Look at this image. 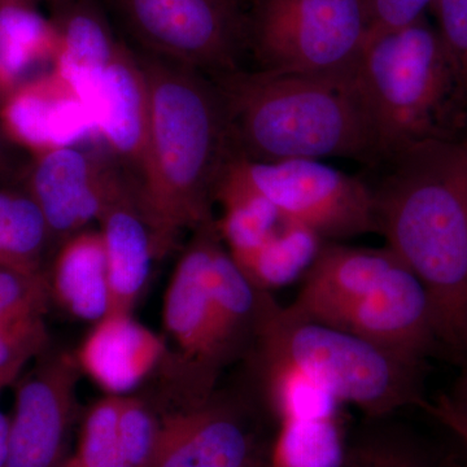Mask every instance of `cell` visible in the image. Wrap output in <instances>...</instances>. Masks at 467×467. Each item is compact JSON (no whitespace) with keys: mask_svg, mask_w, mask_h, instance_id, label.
<instances>
[{"mask_svg":"<svg viewBox=\"0 0 467 467\" xmlns=\"http://www.w3.org/2000/svg\"><path fill=\"white\" fill-rule=\"evenodd\" d=\"M223 217L216 221L221 241L234 260L259 248L284 223L266 199L251 192H220Z\"/></svg>","mask_w":467,"mask_h":467,"instance_id":"27","label":"cell"},{"mask_svg":"<svg viewBox=\"0 0 467 467\" xmlns=\"http://www.w3.org/2000/svg\"><path fill=\"white\" fill-rule=\"evenodd\" d=\"M51 303L47 275H32L0 266V319L45 318Z\"/></svg>","mask_w":467,"mask_h":467,"instance_id":"31","label":"cell"},{"mask_svg":"<svg viewBox=\"0 0 467 467\" xmlns=\"http://www.w3.org/2000/svg\"><path fill=\"white\" fill-rule=\"evenodd\" d=\"M368 30V0H254L245 41L261 70L335 75L355 67Z\"/></svg>","mask_w":467,"mask_h":467,"instance_id":"6","label":"cell"},{"mask_svg":"<svg viewBox=\"0 0 467 467\" xmlns=\"http://www.w3.org/2000/svg\"><path fill=\"white\" fill-rule=\"evenodd\" d=\"M324 244L312 230L284 221L259 248L234 261L259 290L270 292L306 276Z\"/></svg>","mask_w":467,"mask_h":467,"instance_id":"23","label":"cell"},{"mask_svg":"<svg viewBox=\"0 0 467 467\" xmlns=\"http://www.w3.org/2000/svg\"><path fill=\"white\" fill-rule=\"evenodd\" d=\"M161 417L143 399L122 396L119 431L126 467H150L158 448Z\"/></svg>","mask_w":467,"mask_h":467,"instance_id":"29","label":"cell"},{"mask_svg":"<svg viewBox=\"0 0 467 467\" xmlns=\"http://www.w3.org/2000/svg\"><path fill=\"white\" fill-rule=\"evenodd\" d=\"M5 387L0 386V393ZM9 416L0 408V467H7Z\"/></svg>","mask_w":467,"mask_h":467,"instance_id":"37","label":"cell"},{"mask_svg":"<svg viewBox=\"0 0 467 467\" xmlns=\"http://www.w3.org/2000/svg\"><path fill=\"white\" fill-rule=\"evenodd\" d=\"M46 275L51 300L73 317L95 324L109 313V273L99 230L84 229L61 242Z\"/></svg>","mask_w":467,"mask_h":467,"instance_id":"20","label":"cell"},{"mask_svg":"<svg viewBox=\"0 0 467 467\" xmlns=\"http://www.w3.org/2000/svg\"><path fill=\"white\" fill-rule=\"evenodd\" d=\"M257 461L256 436L245 418L211 395L161 416L150 467H248Z\"/></svg>","mask_w":467,"mask_h":467,"instance_id":"13","label":"cell"},{"mask_svg":"<svg viewBox=\"0 0 467 467\" xmlns=\"http://www.w3.org/2000/svg\"><path fill=\"white\" fill-rule=\"evenodd\" d=\"M61 467H79V466L77 465L76 461L73 460V457H70V459L67 460V462L64 463V465Z\"/></svg>","mask_w":467,"mask_h":467,"instance_id":"41","label":"cell"},{"mask_svg":"<svg viewBox=\"0 0 467 467\" xmlns=\"http://www.w3.org/2000/svg\"><path fill=\"white\" fill-rule=\"evenodd\" d=\"M34 2H38V0H0V5H30ZM57 2H61V0H57Z\"/></svg>","mask_w":467,"mask_h":467,"instance_id":"40","label":"cell"},{"mask_svg":"<svg viewBox=\"0 0 467 467\" xmlns=\"http://www.w3.org/2000/svg\"><path fill=\"white\" fill-rule=\"evenodd\" d=\"M140 60L150 116L135 182L162 257L183 230L216 223L212 209L233 150L225 104L213 79L149 55Z\"/></svg>","mask_w":467,"mask_h":467,"instance_id":"2","label":"cell"},{"mask_svg":"<svg viewBox=\"0 0 467 467\" xmlns=\"http://www.w3.org/2000/svg\"><path fill=\"white\" fill-rule=\"evenodd\" d=\"M26 189L42 209L54 250L73 234L99 220L125 186L124 173L78 146L61 147L33 158ZM55 252V251H54Z\"/></svg>","mask_w":467,"mask_h":467,"instance_id":"10","label":"cell"},{"mask_svg":"<svg viewBox=\"0 0 467 467\" xmlns=\"http://www.w3.org/2000/svg\"><path fill=\"white\" fill-rule=\"evenodd\" d=\"M461 146H462L463 150H465L466 156H467V135L465 138H463L462 140H460Z\"/></svg>","mask_w":467,"mask_h":467,"instance_id":"42","label":"cell"},{"mask_svg":"<svg viewBox=\"0 0 467 467\" xmlns=\"http://www.w3.org/2000/svg\"><path fill=\"white\" fill-rule=\"evenodd\" d=\"M211 285L214 339L223 368L256 343L273 297L252 284L221 239L212 256Z\"/></svg>","mask_w":467,"mask_h":467,"instance_id":"19","label":"cell"},{"mask_svg":"<svg viewBox=\"0 0 467 467\" xmlns=\"http://www.w3.org/2000/svg\"><path fill=\"white\" fill-rule=\"evenodd\" d=\"M0 125L33 158L98 137L81 95L57 70L26 79L0 103Z\"/></svg>","mask_w":467,"mask_h":467,"instance_id":"14","label":"cell"},{"mask_svg":"<svg viewBox=\"0 0 467 467\" xmlns=\"http://www.w3.org/2000/svg\"><path fill=\"white\" fill-rule=\"evenodd\" d=\"M355 76L384 158L407 144L451 140L448 121L467 101L447 48L425 17L368 38Z\"/></svg>","mask_w":467,"mask_h":467,"instance_id":"4","label":"cell"},{"mask_svg":"<svg viewBox=\"0 0 467 467\" xmlns=\"http://www.w3.org/2000/svg\"><path fill=\"white\" fill-rule=\"evenodd\" d=\"M399 263L389 247H350L340 242H325L288 308L313 321L337 325L344 313L374 290Z\"/></svg>","mask_w":467,"mask_h":467,"instance_id":"16","label":"cell"},{"mask_svg":"<svg viewBox=\"0 0 467 467\" xmlns=\"http://www.w3.org/2000/svg\"><path fill=\"white\" fill-rule=\"evenodd\" d=\"M267 402L279 422L306 418L337 417L340 402L297 368L260 359Z\"/></svg>","mask_w":467,"mask_h":467,"instance_id":"26","label":"cell"},{"mask_svg":"<svg viewBox=\"0 0 467 467\" xmlns=\"http://www.w3.org/2000/svg\"><path fill=\"white\" fill-rule=\"evenodd\" d=\"M57 48V27L30 5H0V63L16 86L26 81L33 67H54Z\"/></svg>","mask_w":467,"mask_h":467,"instance_id":"24","label":"cell"},{"mask_svg":"<svg viewBox=\"0 0 467 467\" xmlns=\"http://www.w3.org/2000/svg\"><path fill=\"white\" fill-rule=\"evenodd\" d=\"M248 467H270V466H269V463H264V462H261V461H257L256 463H254V465H251Z\"/></svg>","mask_w":467,"mask_h":467,"instance_id":"43","label":"cell"},{"mask_svg":"<svg viewBox=\"0 0 467 467\" xmlns=\"http://www.w3.org/2000/svg\"><path fill=\"white\" fill-rule=\"evenodd\" d=\"M122 396L107 395L85 414L73 460L79 467H126L119 442Z\"/></svg>","mask_w":467,"mask_h":467,"instance_id":"28","label":"cell"},{"mask_svg":"<svg viewBox=\"0 0 467 467\" xmlns=\"http://www.w3.org/2000/svg\"><path fill=\"white\" fill-rule=\"evenodd\" d=\"M54 26L58 48L52 69L81 91L106 69L119 43L112 38L100 15L88 5L67 9Z\"/></svg>","mask_w":467,"mask_h":467,"instance_id":"22","label":"cell"},{"mask_svg":"<svg viewBox=\"0 0 467 467\" xmlns=\"http://www.w3.org/2000/svg\"><path fill=\"white\" fill-rule=\"evenodd\" d=\"M51 251L50 227L33 196L0 184V266L46 275Z\"/></svg>","mask_w":467,"mask_h":467,"instance_id":"21","label":"cell"},{"mask_svg":"<svg viewBox=\"0 0 467 467\" xmlns=\"http://www.w3.org/2000/svg\"><path fill=\"white\" fill-rule=\"evenodd\" d=\"M450 398L460 410L467 414V368L463 376L460 378L459 383L456 384L453 395Z\"/></svg>","mask_w":467,"mask_h":467,"instance_id":"38","label":"cell"},{"mask_svg":"<svg viewBox=\"0 0 467 467\" xmlns=\"http://www.w3.org/2000/svg\"><path fill=\"white\" fill-rule=\"evenodd\" d=\"M79 374L75 355L48 347L15 380L7 467H61L70 459Z\"/></svg>","mask_w":467,"mask_h":467,"instance_id":"9","label":"cell"},{"mask_svg":"<svg viewBox=\"0 0 467 467\" xmlns=\"http://www.w3.org/2000/svg\"><path fill=\"white\" fill-rule=\"evenodd\" d=\"M15 88H16V84L9 78V76L5 73V67H3L2 63H0V103L7 97L9 92L15 90Z\"/></svg>","mask_w":467,"mask_h":467,"instance_id":"39","label":"cell"},{"mask_svg":"<svg viewBox=\"0 0 467 467\" xmlns=\"http://www.w3.org/2000/svg\"><path fill=\"white\" fill-rule=\"evenodd\" d=\"M343 467H432L405 441L389 438L368 439L349 448Z\"/></svg>","mask_w":467,"mask_h":467,"instance_id":"33","label":"cell"},{"mask_svg":"<svg viewBox=\"0 0 467 467\" xmlns=\"http://www.w3.org/2000/svg\"><path fill=\"white\" fill-rule=\"evenodd\" d=\"M220 192L256 193L285 223L306 227L325 242L378 233L371 186L317 160L257 162L233 155Z\"/></svg>","mask_w":467,"mask_h":467,"instance_id":"7","label":"cell"},{"mask_svg":"<svg viewBox=\"0 0 467 467\" xmlns=\"http://www.w3.org/2000/svg\"><path fill=\"white\" fill-rule=\"evenodd\" d=\"M234 156L257 162L352 159L378 165L384 150L355 67L335 75L233 70L211 77Z\"/></svg>","mask_w":467,"mask_h":467,"instance_id":"3","label":"cell"},{"mask_svg":"<svg viewBox=\"0 0 467 467\" xmlns=\"http://www.w3.org/2000/svg\"><path fill=\"white\" fill-rule=\"evenodd\" d=\"M334 326L417 365L439 347L427 292L401 261Z\"/></svg>","mask_w":467,"mask_h":467,"instance_id":"12","label":"cell"},{"mask_svg":"<svg viewBox=\"0 0 467 467\" xmlns=\"http://www.w3.org/2000/svg\"><path fill=\"white\" fill-rule=\"evenodd\" d=\"M441 36L467 101V0H435Z\"/></svg>","mask_w":467,"mask_h":467,"instance_id":"32","label":"cell"},{"mask_svg":"<svg viewBox=\"0 0 467 467\" xmlns=\"http://www.w3.org/2000/svg\"><path fill=\"white\" fill-rule=\"evenodd\" d=\"M260 359L284 362L324 387L340 404L373 418L420 405V367L358 335L281 306L275 299L260 327Z\"/></svg>","mask_w":467,"mask_h":467,"instance_id":"5","label":"cell"},{"mask_svg":"<svg viewBox=\"0 0 467 467\" xmlns=\"http://www.w3.org/2000/svg\"><path fill=\"white\" fill-rule=\"evenodd\" d=\"M371 186L378 233L417 276L436 337L467 362V156L460 142L426 140L393 150Z\"/></svg>","mask_w":467,"mask_h":467,"instance_id":"1","label":"cell"},{"mask_svg":"<svg viewBox=\"0 0 467 467\" xmlns=\"http://www.w3.org/2000/svg\"><path fill=\"white\" fill-rule=\"evenodd\" d=\"M48 347L45 318L0 319V386L14 384L26 365Z\"/></svg>","mask_w":467,"mask_h":467,"instance_id":"30","label":"cell"},{"mask_svg":"<svg viewBox=\"0 0 467 467\" xmlns=\"http://www.w3.org/2000/svg\"><path fill=\"white\" fill-rule=\"evenodd\" d=\"M216 223L195 230L175 266L164 297L165 328L181 353L184 368L192 371L196 396H211L218 364L212 303L211 266L220 241Z\"/></svg>","mask_w":467,"mask_h":467,"instance_id":"11","label":"cell"},{"mask_svg":"<svg viewBox=\"0 0 467 467\" xmlns=\"http://www.w3.org/2000/svg\"><path fill=\"white\" fill-rule=\"evenodd\" d=\"M90 110L98 137L140 177L149 133V86L140 57L119 43L115 57L78 91Z\"/></svg>","mask_w":467,"mask_h":467,"instance_id":"15","label":"cell"},{"mask_svg":"<svg viewBox=\"0 0 467 467\" xmlns=\"http://www.w3.org/2000/svg\"><path fill=\"white\" fill-rule=\"evenodd\" d=\"M420 407L425 408L432 417L459 439L466 454L467 467V414L460 410L450 396H439L434 402L422 401Z\"/></svg>","mask_w":467,"mask_h":467,"instance_id":"35","label":"cell"},{"mask_svg":"<svg viewBox=\"0 0 467 467\" xmlns=\"http://www.w3.org/2000/svg\"><path fill=\"white\" fill-rule=\"evenodd\" d=\"M149 57L208 77L238 69L245 18L235 0H112Z\"/></svg>","mask_w":467,"mask_h":467,"instance_id":"8","label":"cell"},{"mask_svg":"<svg viewBox=\"0 0 467 467\" xmlns=\"http://www.w3.org/2000/svg\"><path fill=\"white\" fill-rule=\"evenodd\" d=\"M349 448L337 417L279 422L270 467H343Z\"/></svg>","mask_w":467,"mask_h":467,"instance_id":"25","label":"cell"},{"mask_svg":"<svg viewBox=\"0 0 467 467\" xmlns=\"http://www.w3.org/2000/svg\"><path fill=\"white\" fill-rule=\"evenodd\" d=\"M435 0H368L370 30L368 39L379 34L401 29L425 17Z\"/></svg>","mask_w":467,"mask_h":467,"instance_id":"34","label":"cell"},{"mask_svg":"<svg viewBox=\"0 0 467 467\" xmlns=\"http://www.w3.org/2000/svg\"><path fill=\"white\" fill-rule=\"evenodd\" d=\"M98 223L109 273V313L131 315L149 281L153 260L158 257L155 236L134 178L126 181Z\"/></svg>","mask_w":467,"mask_h":467,"instance_id":"17","label":"cell"},{"mask_svg":"<svg viewBox=\"0 0 467 467\" xmlns=\"http://www.w3.org/2000/svg\"><path fill=\"white\" fill-rule=\"evenodd\" d=\"M17 150L20 149L9 140L0 125V184H5L23 173Z\"/></svg>","mask_w":467,"mask_h":467,"instance_id":"36","label":"cell"},{"mask_svg":"<svg viewBox=\"0 0 467 467\" xmlns=\"http://www.w3.org/2000/svg\"><path fill=\"white\" fill-rule=\"evenodd\" d=\"M164 340L128 313L95 322L76 353L77 364L109 395L126 396L155 370Z\"/></svg>","mask_w":467,"mask_h":467,"instance_id":"18","label":"cell"}]
</instances>
